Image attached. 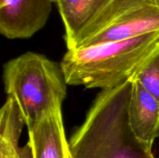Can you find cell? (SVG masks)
<instances>
[{
	"label": "cell",
	"mask_w": 159,
	"mask_h": 158,
	"mask_svg": "<svg viewBox=\"0 0 159 158\" xmlns=\"http://www.w3.org/2000/svg\"><path fill=\"white\" fill-rule=\"evenodd\" d=\"M131 80L102 89L70 138L72 158H155L129 124Z\"/></svg>",
	"instance_id": "1"
},
{
	"label": "cell",
	"mask_w": 159,
	"mask_h": 158,
	"mask_svg": "<svg viewBox=\"0 0 159 158\" xmlns=\"http://www.w3.org/2000/svg\"><path fill=\"white\" fill-rule=\"evenodd\" d=\"M158 43L159 31L68 50L60 64L68 85L112 88L130 80Z\"/></svg>",
	"instance_id": "2"
},
{
	"label": "cell",
	"mask_w": 159,
	"mask_h": 158,
	"mask_svg": "<svg viewBox=\"0 0 159 158\" xmlns=\"http://www.w3.org/2000/svg\"><path fill=\"white\" fill-rule=\"evenodd\" d=\"M5 91L16 101L27 129L49 112L62 107L67 83L60 63L26 52L3 67Z\"/></svg>",
	"instance_id": "3"
},
{
	"label": "cell",
	"mask_w": 159,
	"mask_h": 158,
	"mask_svg": "<svg viewBox=\"0 0 159 158\" xmlns=\"http://www.w3.org/2000/svg\"><path fill=\"white\" fill-rule=\"evenodd\" d=\"M159 31V0H113L67 46L77 49Z\"/></svg>",
	"instance_id": "4"
},
{
	"label": "cell",
	"mask_w": 159,
	"mask_h": 158,
	"mask_svg": "<svg viewBox=\"0 0 159 158\" xmlns=\"http://www.w3.org/2000/svg\"><path fill=\"white\" fill-rule=\"evenodd\" d=\"M54 0H0V32L9 39H26L46 24Z\"/></svg>",
	"instance_id": "5"
},
{
	"label": "cell",
	"mask_w": 159,
	"mask_h": 158,
	"mask_svg": "<svg viewBox=\"0 0 159 158\" xmlns=\"http://www.w3.org/2000/svg\"><path fill=\"white\" fill-rule=\"evenodd\" d=\"M128 106L129 124L134 136L152 149L159 136V102L135 78H131Z\"/></svg>",
	"instance_id": "6"
},
{
	"label": "cell",
	"mask_w": 159,
	"mask_h": 158,
	"mask_svg": "<svg viewBox=\"0 0 159 158\" xmlns=\"http://www.w3.org/2000/svg\"><path fill=\"white\" fill-rule=\"evenodd\" d=\"M34 158H72L65 136L62 108L43 116L28 129Z\"/></svg>",
	"instance_id": "7"
},
{
	"label": "cell",
	"mask_w": 159,
	"mask_h": 158,
	"mask_svg": "<svg viewBox=\"0 0 159 158\" xmlns=\"http://www.w3.org/2000/svg\"><path fill=\"white\" fill-rule=\"evenodd\" d=\"M25 125L18 105L8 96L0 112V158H34L29 143L23 147L20 145Z\"/></svg>",
	"instance_id": "8"
},
{
	"label": "cell",
	"mask_w": 159,
	"mask_h": 158,
	"mask_svg": "<svg viewBox=\"0 0 159 158\" xmlns=\"http://www.w3.org/2000/svg\"><path fill=\"white\" fill-rule=\"evenodd\" d=\"M113 0H54L65 29L68 46Z\"/></svg>",
	"instance_id": "9"
},
{
	"label": "cell",
	"mask_w": 159,
	"mask_h": 158,
	"mask_svg": "<svg viewBox=\"0 0 159 158\" xmlns=\"http://www.w3.org/2000/svg\"><path fill=\"white\" fill-rule=\"evenodd\" d=\"M131 78L139 81L159 102V43L140 64Z\"/></svg>",
	"instance_id": "10"
}]
</instances>
